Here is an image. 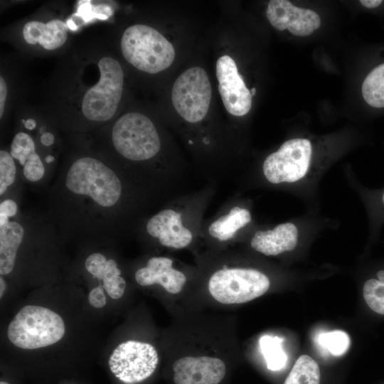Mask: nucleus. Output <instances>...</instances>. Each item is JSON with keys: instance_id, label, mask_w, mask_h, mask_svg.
Returning <instances> with one entry per match:
<instances>
[{"instance_id": "nucleus-36", "label": "nucleus", "mask_w": 384, "mask_h": 384, "mask_svg": "<svg viewBox=\"0 0 384 384\" xmlns=\"http://www.w3.org/2000/svg\"><path fill=\"white\" fill-rule=\"evenodd\" d=\"M380 203L384 208V190L383 191L381 195H380Z\"/></svg>"}, {"instance_id": "nucleus-5", "label": "nucleus", "mask_w": 384, "mask_h": 384, "mask_svg": "<svg viewBox=\"0 0 384 384\" xmlns=\"http://www.w3.org/2000/svg\"><path fill=\"white\" fill-rule=\"evenodd\" d=\"M112 139L117 151L132 161H144L159 151L161 141L151 120L144 114L131 112L114 123Z\"/></svg>"}, {"instance_id": "nucleus-30", "label": "nucleus", "mask_w": 384, "mask_h": 384, "mask_svg": "<svg viewBox=\"0 0 384 384\" xmlns=\"http://www.w3.org/2000/svg\"><path fill=\"white\" fill-rule=\"evenodd\" d=\"M8 94L7 85L2 76L0 77V117L1 118L4 111L5 102Z\"/></svg>"}, {"instance_id": "nucleus-3", "label": "nucleus", "mask_w": 384, "mask_h": 384, "mask_svg": "<svg viewBox=\"0 0 384 384\" xmlns=\"http://www.w3.org/2000/svg\"><path fill=\"white\" fill-rule=\"evenodd\" d=\"M65 185L71 192L89 196L103 207L114 206L122 193V184L116 174L91 157L80 158L71 165Z\"/></svg>"}, {"instance_id": "nucleus-23", "label": "nucleus", "mask_w": 384, "mask_h": 384, "mask_svg": "<svg viewBox=\"0 0 384 384\" xmlns=\"http://www.w3.org/2000/svg\"><path fill=\"white\" fill-rule=\"evenodd\" d=\"M281 341L280 338L270 336H264L260 339L262 353L270 370H280L286 364L287 358L280 345Z\"/></svg>"}, {"instance_id": "nucleus-29", "label": "nucleus", "mask_w": 384, "mask_h": 384, "mask_svg": "<svg viewBox=\"0 0 384 384\" xmlns=\"http://www.w3.org/2000/svg\"><path fill=\"white\" fill-rule=\"evenodd\" d=\"M90 304L95 308H102L106 304V297L102 285L91 290L88 296Z\"/></svg>"}, {"instance_id": "nucleus-33", "label": "nucleus", "mask_w": 384, "mask_h": 384, "mask_svg": "<svg viewBox=\"0 0 384 384\" xmlns=\"http://www.w3.org/2000/svg\"><path fill=\"white\" fill-rule=\"evenodd\" d=\"M24 125L26 129L31 130L36 127V122L33 119H28L25 121Z\"/></svg>"}, {"instance_id": "nucleus-9", "label": "nucleus", "mask_w": 384, "mask_h": 384, "mask_svg": "<svg viewBox=\"0 0 384 384\" xmlns=\"http://www.w3.org/2000/svg\"><path fill=\"white\" fill-rule=\"evenodd\" d=\"M159 361L154 347L147 343L128 341L119 344L109 359L112 373L120 381L135 384L148 378Z\"/></svg>"}, {"instance_id": "nucleus-32", "label": "nucleus", "mask_w": 384, "mask_h": 384, "mask_svg": "<svg viewBox=\"0 0 384 384\" xmlns=\"http://www.w3.org/2000/svg\"><path fill=\"white\" fill-rule=\"evenodd\" d=\"M381 0H361L360 3L368 9H373L379 6L382 4Z\"/></svg>"}, {"instance_id": "nucleus-6", "label": "nucleus", "mask_w": 384, "mask_h": 384, "mask_svg": "<svg viewBox=\"0 0 384 384\" xmlns=\"http://www.w3.org/2000/svg\"><path fill=\"white\" fill-rule=\"evenodd\" d=\"M270 285L262 272L250 268H225L215 272L208 281V291L223 304H242L263 295Z\"/></svg>"}, {"instance_id": "nucleus-38", "label": "nucleus", "mask_w": 384, "mask_h": 384, "mask_svg": "<svg viewBox=\"0 0 384 384\" xmlns=\"http://www.w3.org/2000/svg\"><path fill=\"white\" fill-rule=\"evenodd\" d=\"M0 384H9V383H6V382H4V381H1V382H0Z\"/></svg>"}, {"instance_id": "nucleus-26", "label": "nucleus", "mask_w": 384, "mask_h": 384, "mask_svg": "<svg viewBox=\"0 0 384 384\" xmlns=\"http://www.w3.org/2000/svg\"><path fill=\"white\" fill-rule=\"evenodd\" d=\"M16 177V166L14 158L6 151H0V194L2 195L7 187L11 185Z\"/></svg>"}, {"instance_id": "nucleus-7", "label": "nucleus", "mask_w": 384, "mask_h": 384, "mask_svg": "<svg viewBox=\"0 0 384 384\" xmlns=\"http://www.w3.org/2000/svg\"><path fill=\"white\" fill-rule=\"evenodd\" d=\"M212 88L206 72L201 67H192L176 80L171 100L180 116L188 122L201 121L206 115Z\"/></svg>"}, {"instance_id": "nucleus-31", "label": "nucleus", "mask_w": 384, "mask_h": 384, "mask_svg": "<svg viewBox=\"0 0 384 384\" xmlns=\"http://www.w3.org/2000/svg\"><path fill=\"white\" fill-rule=\"evenodd\" d=\"M41 142L45 146H50L54 142V136L50 132H45L41 136Z\"/></svg>"}, {"instance_id": "nucleus-37", "label": "nucleus", "mask_w": 384, "mask_h": 384, "mask_svg": "<svg viewBox=\"0 0 384 384\" xmlns=\"http://www.w3.org/2000/svg\"><path fill=\"white\" fill-rule=\"evenodd\" d=\"M250 91V93H251V95L253 96L255 95V92H256V90L255 87L252 88Z\"/></svg>"}, {"instance_id": "nucleus-2", "label": "nucleus", "mask_w": 384, "mask_h": 384, "mask_svg": "<svg viewBox=\"0 0 384 384\" xmlns=\"http://www.w3.org/2000/svg\"><path fill=\"white\" fill-rule=\"evenodd\" d=\"M64 334L62 318L52 310L40 306L23 307L8 328L9 339L23 349L52 345L60 341Z\"/></svg>"}, {"instance_id": "nucleus-22", "label": "nucleus", "mask_w": 384, "mask_h": 384, "mask_svg": "<svg viewBox=\"0 0 384 384\" xmlns=\"http://www.w3.org/2000/svg\"><path fill=\"white\" fill-rule=\"evenodd\" d=\"M377 278L368 279L363 284V297L375 312L384 315V270L376 273Z\"/></svg>"}, {"instance_id": "nucleus-18", "label": "nucleus", "mask_w": 384, "mask_h": 384, "mask_svg": "<svg viewBox=\"0 0 384 384\" xmlns=\"http://www.w3.org/2000/svg\"><path fill=\"white\" fill-rule=\"evenodd\" d=\"M24 234L21 225L8 222L0 226V274L10 273L14 267L16 255Z\"/></svg>"}, {"instance_id": "nucleus-25", "label": "nucleus", "mask_w": 384, "mask_h": 384, "mask_svg": "<svg viewBox=\"0 0 384 384\" xmlns=\"http://www.w3.org/2000/svg\"><path fill=\"white\" fill-rule=\"evenodd\" d=\"M319 342L331 354L341 356L348 350L350 338L346 332L338 330L321 334Z\"/></svg>"}, {"instance_id": "nucleus-27", "label": "nucleus", "mask_w": 384, "mask_h": 384, "mask_svg": "<svg viewBox=\"0 0 384 384\" xmlns=\"http://www.w3.org/2000/svg\"><path fill=\"white\" fill-rule=\"evenodd\" d=\"M44 166L37 153H34L23 166V174L31 181L40 180L44 175Z\"/></svg>"}, {"instance_id": "nucleus-8", "label": "nucleus", "mask_w": 384, "mask_h": 384, "mask_svg": "<svg viewBox=\"0 0 384 384\" xmlns=\"http://www.w3.org/2000/svg\"><path fill=\"white\" fill-rule=\"evenodd\" d=\"M312 148L306 139H292L270 154L262 165L264 176L274 184L292 183L302 178L308 171Z\"/></svg>"}, {"instance_id": "nucleus-13", "label": "nucleus", "mask_w": 384, "mask_h": 384, "mask_svg": "<svg viewBox=\"0 0 384 384\" xmlns=\"http://www.w3.org/2000/svg\"><path fill=\"white\" fill-rule=\"evenodd\" d=\"M146 228L161 245L170 248L186 247L193 240L192 233L182 223L181 214L173 209H164L152 216Z\"/></svg>"}, {"instance_id": "nucleus-34", "label": "nucleus", "mask_w": 384, "mask_h": 384, "mask_svg": "<svg viewBox=\"0 0 384 384\" xmlns=\"http://www.w3.org/2000/svg\"><path fill=\"white\" fill-rule=\"evenodd\" d=\"M0 282H1V295L0 297H1L3 294H4V292L5 290V288H6V284H5V282L4 280L1 277L0 279Z\"/></svg>"}, {"instance_id": "nucleus-15", "label": "nucleus", "mask_w": 384, "mask_h": 384, "mask_svg": "<svg viewBox=\"0 0 384 384\" xmlns=\"http://www.w3.org/2000/svg\"><path fill=\"white\" fill-rule=\"evenodd\" d=\"M298 230L292 223L277 225L270 230L256 232L250 245L256 251L265 255H277L282 252L291 251L297 245Z\"/></svg>"}, {"instance_id": "nucleus-35", "label": "nucleus", "mask_w": 384, "mask_h": 384, "mask_svg": "<svg viewBox=\"0 0 384 384\" xmlns=\"http://www.w3.org/2000/svg\"><path fill=\"white\" fill-rule=\"evenodd\" d=\"M54 160H55L54 157L51 155H48L45 158V161L46 163L53 162Z\"/></svg>"}, {"instance_id": "nucleus-24", "label": "nucleus", "mask_w": 384, "mask_h": 384, "mask_svg": "<svg viewBox=\"0 0 384 384\" xmlns=\"http://www.w3.org/2000/svg\"><path fill=\"white\" fill-rule=\"evenodd\" d=\"M34 153H36V146L31 136L24 132L17 133L11 144L10 154L12 157L24 166L26 161Z\"/></svg>"}, {"instance_id": "nucleus-28", "label": "nucleus", "mask_w": 384, "mask_h": 384, "mask_svg": "<svg viewBox=\"0 0 384 384\" xmlns=\"http://www.w3.org/2000/svg\"><path fill=\"white\" fill-rule=\"evenodd\" d=\"M17 206L16 203L11 199H6L0 204V226H2L9 222V218L16 215Z\"/></svg>"}, {"instance_id": "nucleus-10", "label": "nucleus", "mask_w": 384, "mask_h": 384, "mask_svg": "<svg viewBox=\"0 0 384 384\" xmlns=\"http://www.w3.org/2000/svg\"><path fill=\"white\" fill-rule=\"evenodd\" d=\"M218 90L226 110L232 115H245L251 109L252 95L239 74L235 60L229 55L216 62Z\"/></svg>"}, {"instance_id": "nucleus-4", "label": "nucleus", "mask_w": 384, "mask_h": 384, "mask_svg": "<svg viewBox=\"0 0 384 384\" xmlns=\"http://www.w3.org/2000/svg\"><path fill=\"white\" fill-rule=\"evenodd\" d=\"M100 78L84 94L81 110L88 119L104 122L111 119L118 108L124 85L121 64L110 56L101 58L97 64Z\"/></svg>"}, {"instance_id": "nucleus-19", "label": "nucleus", "mask_w": 384, "mask_h": 384, "mask_svg": "<svg viewBox=\"0 0 384 384\" xmlns=\"http://www.w3.org/2000/svg\"><path fill=\"white\" fill-rule=\"evenodd\" d=\"M251 218L248 210L234 207L228 214L220 216L210 225L208 233L220 241L228 240L239 229L249 223Z\"/></svg>"}, {"instance_id": "nucleus-17", "label": "nucleus", "mask_w": 384, "mask_h": 384, "mask_svg": "<svg viewBox=\"0 0 384 384\" xmlns=\"http://www.w3.org/2000/svg\"><path fill=\"white\" fill-rule=\"evenodd\" d=\"M85 265L88 272L103 281V287L110 297L118 299L123 295L126 282L119 276L121 271L114 260H107L102 254L93 253L87 257Z\"/></svg>"}, {"instance_id": "nucleus-14", "label": "nucleus", "mask_w": 384, "mask_h": 384, "mask_svg": "<svg viewBox=\"0 0 384 384\" xmlns=\"http://www.w3.org/2000/svg\"><path fill=\"white\" fill-rule=\"evenodd\" d=\"M173 261L165 257H154L146 266L139 269L135 279L141 286L159 284L170 294L179 293L186 282L185 274L172 267Z\"/></svg>"}, {"instance_id": "nucleus-20", "label": "nucleus", "mask_w": 384, "mask_h": 384, "mask_svg": "<svg viewBox=\"0 0 384 384\" xmlns=\"http://www.w3.org/2000/svg\"><path fill=\"white\" fill-rule=\"evenodd\" d=\"M361 91L368 105L375 108L384 107V63L366 76Z\"/></svg>"}, {"instance_id": "nucleus-21", "label": "nucleus", "mask_w": 384, "mask_h": 384, "mask_svg": "<svg viewBox=\"0 0 384 384\" xmlns=\"http://www.w3.org/2000/svg\"><path fill=\"white\" fill-rule=\"evenodd\" d=\"M318 363L307 355L301 356L295 362L284 384H319Z\"/></svg>"}, {"instance_id": "nucleus-1", "label": "nucleus", "mask_w": 384, "mask_h": 384, "mask_svg": "<svg viewBox=\"0 0 384 384\" xmlns=\"http://www.w3.org/2000/svg\"><path fill=\"white\" fill-rule=\"evenodd\" d=\"M120 45L127 61L143 72L159 73L174 60L173 45L157 30L147 25L128 27L122 36Z\"/></svg>"}, {"instance_id": "nucleus-11", "label": "nucleus", "mask_w": 384, "mask_h": 384, "mask_svg": "<svg viewBox=\"0 0 384 384\" xmlns=\"http://www.w3.org/2000/svg\"><path fill=\"white\" fill-rule=\"evenodd\" d=\"M266 16L274 28L288 29L297 36H309L321 25V18L316 12L297 7L287 0L270 1Z\"/></svg>"}, {"instance_id": "nucleus-16", "label": "nucleus", "mask_w": 384, "mask_h": 384, "mask_svg": "<svg viewBox=\"0 0 384 384\" xmlns=\"http://www.w3.org/2000/svg\"><path fill=\"white\" fill-rule=\"evenodd\" d=\"M23 36L28 44L38 43L46 50H55L63 46L67 40V25L60 19H53L46 23L30 21L23 28Z\"/></svg>"}, {"instance_id": "nucleus-12", "label": "nucleus", "mask_w": 384, "mask_h": 384, "mask_svg": "<svg viewBox=\"0 0 384 384\" xmlns=\"http://www.w3.org/2000/svg\"><path fill=\"white\" fill-rule=\"evenodd\" d=\"M175 384H218L224 378V362L210 356H186L173 364Z\"/></svg>"}]
</instances>
